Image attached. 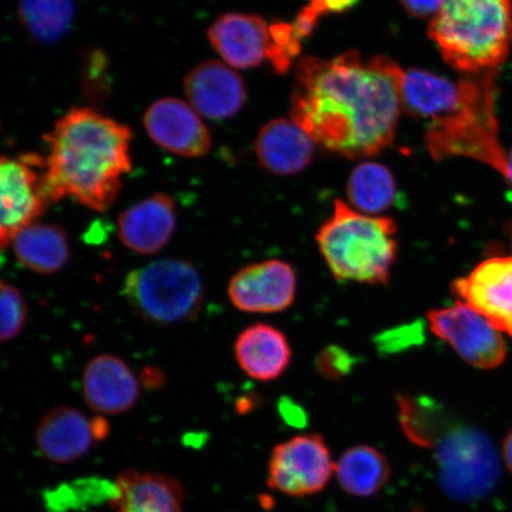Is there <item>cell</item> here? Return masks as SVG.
Listing matches in <instances>:
<instances>
[{"label":"cell","mask_w":512,"mask_h":512,"mask_svg":"<svg viewBox=\"0 0 512 512\" xmlns=\"http://www.w3.org/2000/svg\"><path fill=\"white\" fill-rule=\"evenodd\" d=\"M403 70L389 57L363 61L355 50L297 64L291 117L313 142L343 157H373L394 142Z\"/></svg>","instance_id":"obj_1"},{"label":"cell","mask_w":512,"mask_h":512,"mask_svg":"<svg viewBox=\"0 0 512 512\" xmlns=\"http://www.w3.org/2000/svg\"><path fill=\"white\" fill-rule=\"evenodd\" d=\"M46 140L48 201L72 196L89 209L110 208L132 170L130 128L92 108H74L57 120Z\"/></svg>","instance_id":"obj_2"},{"label":"cell","mask_w":512,"mask_h":512,"mask_svg":"<svg viewBox=\"0 0 512 512\" xmlns=\"http://www.w3.org/2000/svg\"><path fill=\"white\" fill-rule=\"evenodd\" d=\"M428 36L458 72L497 70L512 44V0H446Z\"/></svg>","instance_id":"obj_3"},{"label":"cell","mask_w":512,"mask_h":512,"mask_svg":"<svg viewBox=\"0 0 512 512\" xmlns=\"http://www.w3.org/2000/svg\"><path fill=\"white\" fill-rule=\"evenodd\" d=\"M396 234L398 224L390 217L362 214L337 200L316 242L336 280L387 286L398 259Z\"/></svg>","instance_id":"obj_4"},{"label":"cell","mask_w":512,"mask_h":512,"mask_svg":"<svg viewBox=\"0 0 512 512\" xmlns=\"http://www.w3.org/2000/svg\"><path fill=\"white\" fill-rule=\"evenodd\" d=\"M497 70L466 74L464 98L451 114L431 121L426 132L430 155L440 160L465 157L504 176L507 152L499 142L495 110Z\"/></svg>","instance_id":"obj_5"},{"label":"cell","mask_w":512,"mask_h":512,"mask_svg":"<svg viewBox=\"0 0 512 512\" xmlns=\"http://www.w3.org/2000/svg\"><path fill=\"white\" fill-rule=\"evenodd\" d=\"M124 294L138 315L153 324H176L200 313L204 286L190 262L165 259L127 275Z\"/></svg>","instance_id":"obj_6"},{"label":"cell","mask_w":512,"mask_h":512,"mask_svg":"<svg viewBox=\"0 0 512 512\" xmlns=\"http://www.w3.org/2000/svg\"><path fill=\"white\" fill-rule=\"evenodd\" d=\"M440 483L446 494L472 499L488 494L498 477L494 444L476 428H448L437 444Z\"/></svg>","instance_id":"obj_7"},{"label":"cell","mask_w":512,"mask_h":512,"mask_svg":"<svg viewBox=\"0 0 512 512\" xmlns=\"http://www.w3.org/2000/svg\"><path fill=\"white\" fill-rule=\"evenodd\" d=\"M335 469L322 435H297L273 448L267 484L287 496H312L326 488Z\"/></svg>","instance_id":"obj_8"},{"label":"cell","mask_w":512,"mask_h":512,"mask_svg":"<svg viewBox=\"0 0 512 512\" xmlns=\"http://www.w3.org/2000/svg\"><path fill=\"white\" fill-rule=\"evenodd\" d=\"M427 319L433 335L450 344L473 367L495 369L507 358L503 332L460 300L428 312Z\"/></svg>","instance_id":"obj_9"},{"label":"cell","mask_w":512,"mask_h":512,"mask_svg":"<svg viewBox=\"0 0 512 512\" xmlns=\"http://www.w3.org/2000/svg\"><path fill=\"white\" fill-rule=\"evenodd\" d=\"M34 160L0 156V249L9 245L19 230L36 222L48 204L43 177Z\"/></svg>","instance_id":"obj_10"},{"label":"cell","mask_w":512,"mask_h":512,"mask_svg":"<svg viewBox=\"0 0 512 512\" xmlns=\"http://www.w3.org/2000/svg\"><path fill=\"white\" fill-rule=\"evenodd\" d=\"M228 296L247 313H277L296 300L297 275L283 260H265L243 267L229 281Z\"/></svg>","instance_id":"obj_11"},{"label":"cell","mask_w":512,"mask_h":512,"mask_svg":"<svg viewBox=\"0 0 512 512\" xmlns=\"http://www.w3.org/2000/svg\"><path fill=\"white\" fill-rule=\"evenodd\" d=\"M454 296L512 337L511 253L486 259L466 277L452 284Z\"/></svg>","instance_id":"obj_12"},{"label":"cell","mask_w":512,"mask_h":512,"mask_svg":"<svg viewBox=\"0 0 512 512\" xmlns=\"http://www.w3.org/2000/svg\"><path fill=\"white\" fill-rule=\"evenodd\" d=\"M144 126L162 149L189 158L206 156L211 137L198 113L183 100L160 99L147 108Z\"/></svg>","instance_id":"obj_13"},{"label":"cell","mask_w":512,"mask_h":512,"mask_svg":"<svg viewBox=\"0 0 512 512\" xmlns=\"http://www.w3.org/2000/svg\"><path fill=\"white\" fill-rule=\"evenodd\" d=\"M184 91L190 106L211 120L234 117L247 99L241 76L217 61L203 62L192 69L184 80Z\"/></svg>","instance_id":"obj_14"},{"label":"cell","mask_w":512,"mask_h":512,"mask_svg":"<svg viewBox=\"0 0 512 512\" xmlns=\"http://www.w3.org/2000/svg\"><path fill=\"white\" fill-rule=\"evenodd\" d=\"M211 46L229 66L248 69L260 66L272 46L270 28L256 15L228 12L208 30Z\"/></svg>","instance_id":"obj_15"},{"label":"cell","mask_w":512,"mask_h":512,"mask_svg":"<svg viewBox=\"0 0 512 512\" xmlns=\"http://www.w3.org/2000/svg\"><path fill=\"white\" fill-rule=\"evenodd\" d=\"M176 223L174 200L165 194L153 195L120 215V240L134 252L155 254L170 241Z\"/></svg>","instance_id":"obj_16"},{"label":"cell","mask_w":512,"mask_h":512,"mask_svg":"<svg viewBox=\"0 0 512 512\" xmlns=\"http://www.w3.org/2000/svg\"><path fill=\"white\" fill-rule=\"evenodd\" d=\"M139 383L130 367L113 355H100L88 363L83 375L87 405L101 414H121L139 399Z\"/></svg>","instance_id":"obj_17"},{"label":"cell","mask_w":512,"mask_h":512,"mask_svg":"<svg viewBox=\"0 0 512 512\" xmlns=\"http://www.w3.org/2000/svg\"><path fill=\"white\" fill-rule=\"evenodd\" d=\"M261 168L274 175H296L315 155V142L296 121L275 119L261 128L255 142Z\"/></svg>","instance_id":"obj_18"},{"label":"cell","mask_w":512,"mask_h":512,"mask_svg":"<svg viewBox=\"0 0 512 512\" xmlns=\"http://www.w3.org/2000/svg\"><path fill=\"white\" fill-rule=\"evenodd\" d=\"M96 440L94 420L70 407L53 409L36 430L38 451L57 464L72 463L85 456Z\"/></svg>","instance_id":"obj_19"},{"label":"cell","mask_w":512,"mask_h":512,"mask_svg":"<svg viewBox=\"0 0 512 512\" xmlns=\"http://www.w3.org/2000/svg\"><path fill=\"white\" fill-rule=\"evenodd\" d=\"M234 351L243 373L260 382L279 379L292 360L291 345L284 332L262 323L243 330Z\"/></svg>","instance_id":"obj_20"},{"label":"cell","mask_w":512,"mask_h":512,"mask_svg":"<svg viewBox=\"0 0 512 512\" xmlns=\"http://www.w3.org/2000/svg\"><path fill=\"white\" fill-rule=\"evenodd\" d=\"M464 81L453 82L424 69L403 72L402 110L416 119L437 120L451 114L464 98Z\"/></svg>","instance_id":"obj_21"},{"label":"cell","mask_w":512,"mask_h":512,"mask_svg":"<svg viewBox=\"0 0 512 512\" xmlns=\"http://www.w3.org/2000/svg\"><path fill=\"white\" fill-rule=\"evenodd\" d=\"M118 512H183L184 490L175 478L130 470L117 480Z\"/></svg>","instance_id":"obj_22"},{"label":"cell","mask_w":512,"mask_h":512,"mask_svg":"<svg viewBox=\"0 0 512 512\" xmlns=\"http://www.w3.org/2000/svg\"><path fill=\"white\" fill-rule=\"evenodd\" d=\"M17 259L40 274L59 272L67 264V234L55 224L34 222L22 228L11 241Z\"/></svg>","instance_id":"obj_23"},{"label":"cell","mask_w":512,"mask_h":512,"mask_svg":"<svg viewBox=\"0 0 512 512\" xmlns=\"http://www.w3.org/2000/svg\"><path fill=\"white\" fill-rule=\"evenodd\" d=\"M336 477L347 494L371 497L387 485L392 467L384 454L373 446L350 447L336 463Z\"/></svg>","instance_id":"obj_24"},{"label":"cell","mask_w":512,"mask_h":512,"mask_svg":"<svg viewBox=\"0 0 512 512\" xmlns=\"http://www.w3.org/2000/svg\"><path fill=\"white\" fill-rule=\"evenodd\" d=\"M347 194L352 207L366 215H377L394 206L398 200L396 181L386 166L364 162L350 175Z\"/></svg>","instance_id":"obj_25"},{"label":"cell","mask_w":512,"mask_h":512,"mask_svg":"<svg viewBox=\"0 0 512 512\" xmlns=\"http://www.w3.org/2000/svg\"><path fill=\"white\" fill-rule=\"evenodd\" d=\"M396 401L400 424L407 438L419 446H435L450 426L445 409L420 396L399 395Z\"/></svg>","instance_id":"obj_26"},{"label":"cell","mask_w":512,"mask_h":512,"mask_svg":"<svg viewBox=\"0 0 512 512\" xmlns=\"http://www.w3.org/2000/svg\"><path fill=\"white\" fill-rule=\"evenodd\" d=\"M18 14L32 38L51 44L66 35L75 6L73 0H19Z\"/></svg>","instance_id":"obj_27"},{"label":"cell","mask_w":512,"mask_h":512,"mask_svg":"<svg viewBox=\"0 0 512 512\" xmlns=\"http://www.w3.org/2000/svg\"><path fill=\"white\" fill-rule=\"evenodd\" d=\"M27 303L18 288L0 280V342L10 341L27 322Z\"/></svg>","instance_id":"obj_28"},{"label":"cell","mask_w":512,"mask_h":512,"mask_svg":"<svg viewBox=\"0 0 512 512\" xmlns=\"http://www.w3.org/2000/svg\"><path fill=\"white\" fill-rule=\"evenodd\" d=\"M272 46L268 51L267 60H270L272 66L279 74L288 72L291 68L292 60L297 57L302 50V44L292 29V25L286 23H275L270 27Z\"/></svg>","instance_id":"obj_29"},{"label":"cell","mask_w":512,"mask_h":512,"mask_svg":"<svg viewBox=\"0 0 512 512\" xmlns=\"http://www.w3.org/2000/svg\"><path fill=\"white\" fill-rule=\"evenodd\" d=\"M357 360L351 352L338 345H330L320 351L316 358V369L325 380L339 381L348 376L356 366Z\"/></svg>","instance_id":"obj_30"},{"label":"cell","mask_w":512,"mask_h":512,"mask_svg":"<svg viewBox=\"0 0 512 512\" xmlns=\"http://www.w3.org/2000/svg\"><path fill=\"white\" fill-rule=\"evenodd\" d=\"M320 17L322 16H320L319 12L313 8L311 4L306 6V8L299 12L297 18L294 19V23L292 24L294 36H296L300 42H302L304 38L310 37L313 30L316 29Z\"/></svg>","instance_id":"obj_31"},{"label":"cell","mask_w":512,"mask_h":512,"mask_svg":"<svg viewBox=\"0 0 512 512\" xmlns=\"http://www.w3.org/2000/svg\"><path fill=\"white\" fill-rule=\"evenodd\" d=\"M403 8L415 18L434 17L443 8L446 0H400Z\"/></svg>","instance_id":"obj_32"},{"label":"cell","mask_w":512,"mask_h":512,"mask_svg":"<svg viewBox=\"0 0 512 512\" xmlns=\"http://www.w3.org/2000/svg\"><path fill=\"white\" fill-rule=\"evenodd\" d=\"M360 2V0H312L311 5L320 16L329 14H342V12L351 10Z\"/></svg>","instance_id":"obj_33"},{"label":"cell","mask_w":512,"mask_h":512,"mask_svg":"<svg viewBox=\"0 0 512 512\" xmlns=\"http://www.w3.org/2000/svg\"><path fill=\"white\" fill-rule=\"evenodd\" d=\"M142 381L146 388H158L164 381L162 371L155 368H147L142 375Z\"/></svg>","instance_id":"obj_34"},{"label":"cell","mask_w":512,"mask_h":512,"mask_svg":"<svg viewBox=\"0 0 512 512\" xmlns=\"http://www.w3.org/2000/svg\"><path fill=\"white\" fill-rule=\"evenodd\" d=\"M503 458L508 470L512 473V430L507 434L503 443Z\"/></svg>","instance_id":"obj_35"},{"label":"cell","mask_w":512,"mask_h":512,"mask_svg":"<svg viewBox=\"0 0 512 512\" xmlns=\"http://www.w3.org/2000/svg\"><path fill=\"white\" fill-rule=\"evenodd\" d=\"M503 177L512 187V149L507 152V170Z\"/></svg>","instance_id":"obj_36"}]
</instances>
